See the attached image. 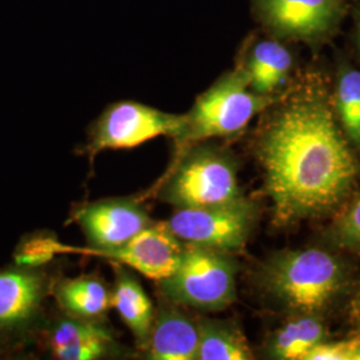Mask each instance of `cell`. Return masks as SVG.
Here are the masks:
<instances>
[{
    "label": "cell",
    "mask_w": 360,
    "mask_h": 360,
    "mask_svg": "<svg viewBox=\"0 0 360 360\" xmlns=\"http://www.w3.org/2000/svg\"><path fill=\"white\" fill-rule=\"evenodd\" d=\"M52 297L63 314L102 322L111 309V288L96 275H80L52 283Z\"/></svg>",
    "instance_id": "obj_15"
},
{
    "label": "cell",
    "mask_w": 360,
    "mask_h": 360,
    "mask_svg": "<svg viewBox=\"0 0 360 360\" xmlns=\"http://www.w3.org/2000/svg\"><path fill=\"white\" fill-rule=\"evenodd\" d=\"M266 26L283 38L315 40L339 22L336 0H255Z\"/></svg>",
    "instance_id": "obj_11"
},
{
    "label": "cell",
    "mask_w": 360,
    "mask_h": 360,
    "mask_svg": "<svg viewBox=\"0 0 360 360\" xmlns=\"http://www.w3.org/2000/svg\"><path fill=\"white\" fill-rule=\"evenodd\" d=\"M72 220L84 233L89 247H72L60 243L59 252L103 251L124 245L154 220L142 202L134 198H114L96 200L77 207Z\"/></svg>",
    "instance_id": "obj_9"
},
{
    "label": "cell",
    "mask_w": 360,
    "mask_h": 360,
    "mask_svg": "<svg viewBox=\"0 0 360 360\" xmlns=\"http://www.w3.org/2000/svg\"><path fill=\"white\" fill-rule=\"evenodd\" d=\"M238 271L233 254L184 243L176 270L158 282L159 292L184 309L221 311L236 300Z\"/></svg>",
    "instance_id": "obj_5"
},
{
    "label": "cell",
    "mask_w": 360,
    "mask_h": 360,
    "mask_svg": "<svg viewBox=\"0 0 360 360\" xmlns=\"http://www.w3.org/2000/svg\"><path fill=\"white\" fill-rule=\"evenodd\" d=\"M112 264L115 267V282L111 288V307L116 309L134 335L138 347L143 349L147 345L154 322L153 300L126 266L119 263Z\"/></svg>",
    "instance_id": "obj_14"
},
{
    "label": "cell",
    "mask_w": 360,
    "mask_h": 360,
    "mask_svg": "<svg viewBox=\"0 0 360 360\" xmlns=\"http://www.w3.org/2000/svg\"><path fill=\"white\" fill-rule=\"evenodd\" d=\"M303 360H360V336L338 342L324 340Z\"/></svg>",
    "instance_id": "obj_22"
},
{
    "label": "cell",
    "mask_w": 360,
    "mask_h": 360,
    "mask_svg": "<svg viewBox=\"0 0 360 360\" xmlns=\"http://www.w3.org/2000/svg\"><path fill=\"white\" fill-rule=\"evenodd\" d=\"M53 281L44 267L0 269V355H15L34 343L47 323Z\"/></svg>",
    "instance_id": "obj_6"
},
{
    "label": "cell",
    "mask_w": 360,
    "mask_h": 360,
    "mask_svg": "<svg viewBox=\"0 0 360 360\" xmlns=\"http://www.w3.org/2000/svg\"><path fill=\"white\" fill-rule=\"evenodd\" d=\"M199 345L196 360H250L254 354L238 324L202 318L198 321Z\"/></svg>",
    "instance_id": "obj_18"
},
{
    "label": "cell",
    "mask_w": 360,
    "mask_h": 360,
    "mask_svg": "<svg viewBox=\"0 0 360 360\" xmlns=\"http://www.w3.org/2000/svg\"><path fill=\"white\" fill-rule=\"evenodd\" d=\"M352 312H354V318L360 324V288L356 291V294L352 299Z\"/></svg>",
    "instance_id": "obj_23"
},
{
    "label": "cell",
    "mask_w": 360,
    "mask_h": 360,
    "mask_svg": "<svg viewBox=\"0 0 360 360\" xmlns=\"http://www.w3.org/2000/svg\"><path fill=\"white\" fill-rule=\"evenodd\" d=\"M330 238L335 245L360 254V196L336 217L330 230Z\"/></svg>",
    "instance_id": "obj_21"
},
{
    "label": "cell",
    "mask_w": 360,
    "mask_h": 360,
    "mask_svg": "<svg viewBox=\"0 0 360 360\" xmlns=\"http://www.w3.org/2000/svg\"><path fill=\"white\" fill-rule=\"evenodd\" d=\"M199 345L198 321L184 307L160 295L147 345L146 359L196 360Z\"/></svg>",
    "instance_id": "obj_13"
},
{
    "label": "cell",
    "mask_w": 360,
    "mask_h": 360,
    "mask_svg": "<svg viewBox=\"0 0 360 360\" xmlns=\"http://www.w3.org/2000/svg\"><path fill=\"white\" fill-rule=\"evenodd\" d=\"M335 110L343 132L355 147H360V71L345 70L336 83Z\"/></svg>",
    "instance_id": "obj_19"
},
{
    "label": "cell",
    "mask_w": 360,
    "mask_h": 360,
    "mask_svg": "<svg viewBox=\"0 0 360 360\" xmlns=\"http://www.w3.org/2000/svg\"><path fill=\"white\" fill-rule=\"evenodd\" d=\"M359 43H360V23H359Z\"/></svg>",
    "instance_id": "obj_24"
},
{
    "label": "cell",
    "mask_w": 360,
    "mask_h": 360,
    "mask_svg": "<svg viewBox=\"0 0 360 360\" xmlns=\"http://www.w3.org/2000/svg\"><path fill=\"white\" fill-rule=\"evenodd\" d=\"M257 284L271 302L292 315L322 316L346 292L347 269L326 250H287L262 264Z\"/></svg>",
    "instance_id": "obj_2"
},
{
    "label": "cell",
    "mask_w": 360,
    "mask_h": 360,
    "mask_svg": "<svg viewBox=\"0 0 360 360\" xmlns=\"http://www.w3.org/2000/svg\"><path fill=\"white\" fill-rule=\"evenodd\" d=\"M327 339L321 315L296 314L271 335L264 354L276 360H303L309 351Z\"/></svg>",
    "instance_id": "obj_16"
},
{
    "label": "cell",
    "mask_w": 360,
    "mask_h": 360,
    "mask_svg": "<svg viewBox=\"0 0 360 360\" xmlns=\"http://www.w3.org/2000/svg\"><path fill=\"white\" fill-rule=\"evenodd\" d=\"M40 336L55 359L101 360L119 351L115 335L102 322L67 314L47 321Z\"/></svg>",
    "instance_id": "obj_12"
},
{
    "label": "cell",
    "mask_w": 360,
    "mask_h": 360,
    "mask_svg": "<svg viewBox=\"0 0 360 360\" xmlns=\"http://www.w3.org/2000/svg\"><path fill=\"white\" fill-rule=\"evenodd\" d=\"M272 103V96L250 89L245 68L238 67L198 96L193 108L184 114V127L175 143L181 150L193 143L236 135Z\"/></svg>",
    "instance_id": "obj_4"
},
{
    "label": "cell",
    "mask_w": 360,
    "mask_h": 360,
    "mask_svg": "<svg viewBox=\"0 0 360 360\" xmlns=\"http://www.w3.org/2000/svg\"><path fill=\"white\" fill-rule=\"evenodd\" d=\"M259 218L257 202L243 195L212 206L176 208L166 223L186 245L235 254L245 248Z\"/></svg>",
    "instance_id": "obj_7"
},
{
    "label": "cell",
    "mask_w": 360,
    "mask_h": 360,
    "mask_svg": "<svg viewBox=\"0 0 360 360\" xmlns=\"http://www.w3.org/2000/svg\"><path fill=\"white\" fill-rule=\"evenodd\" d=\"M349 144L321 89L296 92L271 115L255 155L278 226L327 217L347 200L359 175Z\"/></svg>",
    "instance_id": "obj_1"
},
{
    "label": "cell",
    "mask_w": 360,
    "mask_h": 360,
    "mask_svg": "<svg viewBox=\"0 0 360 360\" xmlns=\"http://www.w3.org/2000/svg\"><path fill=\"white\" fill-rule=\"evenodd\" d=\"M184 127V115L168 114L138 102L110 105L91 129L86 153L129 150L158 136L178 139Z\"/></svg>",
    "instance_id": "obj_8"
},
{
    "label": "cell",
    "mask_w": 360,
    "mask_h": 360,
    "mask_svg": "<svg viewBox=\"0 0 360 360\" xmlns=\"http://www.w3.org/2000/svg\"><path fill=\"white\" fill-rule=\"evenodd\" d=\"M60 243L62 242L49 232L30 233L16 245L13 251V264L31 269L44 267L56 255H60Z\"/></svg>",
    "instance_id": "obj_20"
},
{
    "label": "cell",
    "mask_w": 360,
    "mask_h": 360,
    "mask_svg": "<svg viewBox=\"0 0 360 360\" xmlns=\"http://www.w3.org/2000/svg\"><path fill=\"white\" fill-rule=\"evenodd\" d=\"M184 243L168 229L166 221H153L124 245L103 251H77L119 263L144 278L162 282L179 266Z\"/></svg>",
    "instance_id": "obj_10"
},
{
    "label": "cell",
    "mask_w": 360,
    "mask_h": 360,
    "mask_svg": "<svg viewBox=\"0 0 360 360\" xmlns=\"http://www.w3.org/2000/svg\"><path fill=\"white\" fill-rule=\"evenodd\" d=\"M250 89L259 95L271 96L287 80L292 56L283 44L262 40L252 49L245 65Z\"/></svg>",
    "instance_id": "obj_17"
},
{
    "label": "cell",
    "mask_w": 360,
    "mask_h": 360,
    "mask_svg": "<svg viewBox=\"0 0 360 360\" xmlns=\"http://www.w3.org/2000/svg\"><path fill=\"white\" fill-rule=\"evenodd\" d=\"M243 196L238 163L224 148L206 142L193 143L178 150L156 198L175 208L212 206Z\"/></svg>",
    "instance_id": "obj_3"
}]
</instances>
